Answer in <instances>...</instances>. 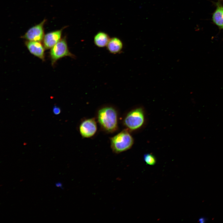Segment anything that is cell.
Returning <instances> with one entry per match:
<instances>
[{
	"mask_svg": "<svg viewBox=\"0 0 223 223\" xmlns=\"http://www.w3.org/2000/svg\"><path fill=\"white\" fill-rule=\"evenodd\" d=\"M63 28L46 33L43 39V46L46 49H51L61 39Z\"/></svg>",
	"mask_w": 223,
	"mask_h": 223,
	"instance_id": "8",
	"label": "cell"
},
{
	"mask_svg": "<svg viewBox=\"0 0 223 223\" xmlns=\"http://www.w3.org/2000/svg\"><path fill=\"white\" fill-rule=\"evenodd\" d=\"M79 132L81 136L85 138L93 136L97 130V125L94 118L85 119L82 121L79 126Z\"/></svg>",
	"mask_w": 223,
	"mask_h": 223,
	"instance_id": "6",
	"label": "cell"
},
{
	"mask_svg": "<svg viewBox=\"0 0 223 223\" xmlns=\"http://www.w3.org/2000/svg\"><path fill=\"white\" fill-rule=\"evenodd\" d=\"M51 64L54 65L60 59L65 57H69L74 59L76 56L69 50L66 37H63L51 49L50 52Z\"/></svg>",
	"mask_w": 223,
	"mask_h": 223,
	"instance_id": "3",
	"label": "cell"
},
{
	"mask_svg": "<svg viewBox=\"0 0 223 223\" xmlns=\"http://www.w3.org/2000/svg\"><path fill=\"white\" fill-rule=\"evenodd\" d=\"M110 38L108 34L103 31L98 32L94 36V45L99 48L106 47Z\"/></svg>",
	"mask_w": 223,
	"mask_h": 223,
	"instance_id": "10",
	"label": "cell"
},
{
	"mask_svg": "<svg viewBox=\"0 0 223 223\" xmlns=\"http://www.w3.org/2000/svg\"><path fill=\"white\" fill-rule=\"evenodd\" d=\"M53 112L54 114L58 115L61 112V109L59 107L55 106L53 109Z\"/></svg>",
	"mask_w": 223,
	"mask_h": 223,
	"instance_id": "13",
	"label": "cell"
},
{
	"mask_svg": "<svg viewBox=\"0 0 223 223\" xmlns=\"http://www.w3.org/2000/svg\"><path fill=\"white\" fill-rule=\"evenodd\" d=\"M199 221L201 223H204L206 221L205 218H201L199 220Z\"/></svg>",
	"mask_w": 223,
	"mask_h": 223,
	"instance_id": "15",
	"label": "cell"
},
{
	"mask_svg": "<svg viewBox=\"0 0 223 223\" xmlns=\"http://www.w3.org/2000/svg\"><path fill=\"white\" fill-rule=\"evenodd\" d=\"M143 159L146 164L150 165H154L155 164L156 162L155 157L151 154L147 153L145 154Z\"/></svg>",
	"mask_w": 223,
	"mask_h": 223,
	"instance_id": "12",
	"label": "cell"
},
{
	"mask_svg": "<svg viewBox=\"0 0 223 223\" xmlns=\"http://www.w3.org/2000/svg\"><path fill=\"white\" fill-rule=\"evenodd\" d=\"M212 20L219 28L223 29V6L217 3V7L214 12Z\"/></svg>",
	"mask_w": 223,
	"mask_h": 223,
	"instance_id": "11",
	"label": "cell"
},
{
	"mask_svg": "<svg viewBox=\"0 0 223 223\" xmlns=\"http://www.w3.org/2000/svg\"><path fill=\"white\" fill-rule=\"evenodd\" d=\"M46 21L44 20L30 28L21 37L28 41H41L44 36L43 26Z\"/></svg>",
	"mask_w": 223,
	"mask_h": 223,
	"instance_id": "5",
	"label": "cell"
},
{
	"mask_svg": "<svg viewBox=\"0 0 223 223\" xmlns=\"http://www.w3.org/2000/svg\"><path fill=\"white\" fill-rule=\"evenodd\" d=\"M25 45L30 52L42 61L45 60V47L40 42L27 41Z\"/></svg>",
	"mask_w": 223,
	"mask_h": 223,
	"instance_id": "7",
	"label": "cell"
},
{
	"mask_svg": "<svg viewBox=\"0 0 223 223\" xmlns=\"http://www.w3.org/2000/svg\"><path fill=\"white\" fill-rule=\"evenodd\" d=\"M97 117L101 128L105 131L112 133L118 128V116L116 109L111 107H106L98 112Z\"/></svg>",
	"mask_w": 223,
	"mask_h": 223,
	"instance_id": "1",
	"label": "cell"
},
{
	"mask_svg": "<svg viewBox=\"0 0 223 223\" xmlns=\"http://www.w3.org/2000/svg\"><path fill=\"white\" fill-rule=\"evenodd\" d=\"M106 47L109 53L116 54L121 52L123 47V44L120 38L116 37H113L110 38Z\"/></svg>",
	"mask_w": 223,
	"mask_h": 223,
	"instance_id": "9",
	"label": "cell"
},
{
	"mask_svg": "<svg viewBox=\"0 0 223 223\" xmlns=\"http://www.w3.org/2000/svg\"><path fill=\"white\" fill-rule=\"evenodd\" d=\"M55 186L56 187H60L61 188H62V183L59 182H57L55 184Z\"/></svg>",
	"mask_w": 223,
	"mask_h": 223,
	"instance_id": "14",
	"label": "cell"
},
{
	"mask_svg": "<svg viewBox=\"0 0 223 223\" xmlns=\"http://www.w3.org/2000/svg\"><path fill=\"white\" fill-rule=\"evenodd\" d=\"M145 121V115L143 109L138 107L129 112L125 117L124 124L129 129L135 130L140 128Z\"/></svg>",
	"mask_w": 223,
	"mask_h": 223,
	"instance_id": "4",
	"label": "cell"
},
{
	"mask_svg": "<svg viewBox=\"0 0 223 223\" xmlns=\"http://www.w3.org/2000/svg\"><path fill=\"white\" fill-rule=\"evenodd\" d=\"M113 151L119 153L130 149L133 144V139L127 129L121 131L111 138Z\"/></svg>",
	"mask_w": 223,
	"mask_h": 223,
	"instance_id": "2",
	"label": "cell"
}]
</instances>
